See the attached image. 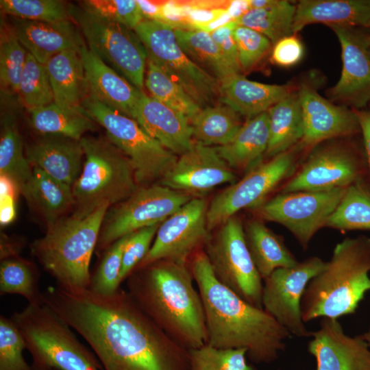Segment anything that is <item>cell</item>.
Instances as JSON below:
<instances>
[{
  "mask_svg": "<svg viewBox=\"0 0 370 370\" xmlns=\"http://www.w3.org/2000/svg\"><path fill=\"white\" fill-rule=\"evenodd\" d=\"M42 301L89 344L103 370H190L188 349L164 332L127 290L100 295L56 284Z\"/></svg>",
  "mask_w": 370,
  "mask_h": 370,
  "instance_id": "obj_1",
  "label": "cell"
},
{
  "mask_svg": "<svg viewBox=\"0 0 370 370\" xmlns=\"http://www.w3.org/2000/svg\"><path fill=\"white\" fill-rule=\"evenodd\" d=\"M188 267L200 294L208 345L245 348L254 363H270L286 348L292 336L263 308L245 301L215 278L204 249L196 251Z\"/></svg>",
  "mask_w": 370,
  "mask_h": 370,
  "instance_id": "obj_2",
  "label": "cell"
},
{
  "mask_svg": "<svg viewBox=\"0 0 370 370\" xmlns=\"http://www.w3.org/2000/svg\"><path fill=\"white\" fill-rule=\"evenodd\" d=\"M127 291L171 338L187 349L207 343L202 300L188 264L161 260L136 268Z\"/></svg>",
  "mask_w": 370,
  "mask_h": 370,
  "instance_id": "obj_3",
  "label": "cell"
},
{
  "mask_svg": "<svg viewBox=\"0 0 370 370\" xmlns=\"http://www.w3.org/2000/svg\"><path fill=\"white\" fill-rule=\"evenodd\" d=\"M370 239L346 238L337 243L325 269L308 283L302 297L304 323L356 312L370 291Z\"/></svg>",
  "mask_w": 370,
  "mask_h": 370,
  "instance_id": "obj_4",
  "label": "cell"
},
{
  "mask_svg": "<svg viewBox=\"0 0 370 370\" xmlns=\"http://www.w3.org/2000/svg\"><path fill=\"white\" fill-rule=\"evenodd\" d=\"M110 207L103 204L82 218L66 216L31 243L32 254L59 286L71 290L89 287L91 257Z\"/></svg>",
  "mask_w": 370,
  "mask_h": 370,
  "instance_id": "obj_5",
  "label": "cell"
},
{
  "mask_svg": "<svg viewBox=\"0 0 370 370\" xmlns=\"http://www.w3.org/2000/svg\"><path fill=\"white\" fill-rule=\"evenodd\" d=\"M80 143L84 161L72 186L71 215L82 218L103 204L111 207L124 201L140 186L131 162L107 136H84Z\"/></svg>",
  "mask_w": 370,
  "mask_h": 370,
  "instance_id": "obj_6",
  "label": "cell"
},
{
  "mask_svg": "<svg viewBox=\"0 0 370 370\" xmlns=\"http://www.w3.org/2000/svg\"><path fill=\"white\" fill-rule=\"evenodd\" d=\"M10 319L23 337L34 370H103L71 327L43 302L28 304Z\"/></svg>",
  "mask_w": 370,
  "mask_h": 370,
  "instance_id": "obj_7",
  "label": "cell"
},
{
  "mask_svg": "<svg viewBox=\"0 0 370 370\" xmlns=\"http://www.w3.org/2000/svg\"><path fill=\"white\" fill-rule=\"evenodd\" d=\"M82 107L102 126L107 138L130 160L139 186L160 181L177 156L149 135L132 118L101 103L89 92Z\"/></svg>",
  "mask_w": 370,
  "mask_h": 370,
  "instance_id": "obj_8",
  "label": "cell"
},
{
  "mask_svg": "<svg viewBox=\"0 0 370 370\" xmlns=\"http://www.w3.org/2000/svg\"><path fill=\"white\" fill-rule=\"evenodd\" d=\"M68 12L89 48L132 85L143 90L147 61L146 49L134 29L98 17L68 3Z\"/></svg>",
  "mask_w": 370,
  "mask_h": 370,
  "instance_id": "obj_9",
  "label": "cell"
},
{
  "mask_svg": "<svg viewBox=\"0 0 370 370\" xmlns=\"http://www.w3.org/2000/svg\"><path fill=\"white\" fill-rule=\"evenodd\" d=\"M203 249L221 284L245 301L263 308V280L247 248L240 218L235 215L210 232Z\"/></svg>",
  "mask_w": 370,
  "mask_h": 370,
  "instance_id": "obj_10",
  "label": "cell"
},
{
  "mask_svg": "<svg viewBox=\"0 0 370 370\" xmlns=\"http://www.w3.org/2000/svg\"><path fill=\"white\" fill-rule=\"evenodd\" d=\"M147 58L176 81L202 108L219 98L220 82L193 62L180 47L174 28L157 21L143 20L134 29Z\"/></svg>",
  "mask_w": 370,
  "mask_h": 370,
  "instance_id": "obj_11",
  "label": "cell"
},
{
  "mask_svg": "<svg viewBox=\"0 0 370 370\" xmlns=\"http://www.w3.org/2000/svg\"><path fill=\"white\" fill-rule=\"evenodd\" d=\"M193 198L159 183L140 186L130 197L108 208L95 250L105 251L119 238L161 223Z\"/></svg>",
  "mask_w": 370,
  "mask_h": 370,
  "instance_id": "obj_12",
  "label": "cell"
},
{
  "mask_svg": "<svg viewBox=\"0 0 370 370\" xmlns=\"http://www.w3.org/2000/svg\"><path fill=\"white\" fill-rule=\"evenodd\" d=\"M345 189L282 193L252 210L260 219L286 227L301 247L306 249L316 232L325 227Z\"/></svg>",
  "mask_w": 370,
  "mask_h": 370,
  "instance_id": "obj_13",
  "label": "cell"
},
{
  "mask_svg": "<svg viewBox=\"0 0 370 370\" xmlns=\"http://www.w3.org/2000/svg\"><path fill=\"white\" fill-rule=\"evenodd\" d=\"M311 256L290 267L278 268L263 280V309L291 336H311L302 320L301 302L309 282L326 266Z\"/></svg>",
  "mask_w": 370,
  "mask_h": 370,
  "instance_id": "obj_14",
  "label": "cell"
},
{
  "mask_svg": "<svg viewBox=\"0 0 370 370\" xmlns=\"http://www.w3.org/2000/svg\"><path fill=\"white\" fill-rule=\"evenodd\" d=\"M295 163L289 150L254 168L238 182L219 193L208 204L207 225L212 232L243 209H253L291 171Z\"/></svg>",
  "mask_w": 370,
  "mask_h": 370,
  "instance_id": "obj_15",
  "label": "cell"
},
{
  "mask_svg": "<svg viewBox=\"0 0 370 370\" xmlns=\"http://www.w3.org/2000/svg\"><path fill=\"white\" fill-rule=\"evenodd\" d=\"M208 204L204 198L193 197L162 221L148 254L136 268L161 260L188 264L210 236Z\"/></svg>",
  "mask_w": 370,
  "mask_h": 370,
  "instance_id": "obj_16",
  "label": "cell"
},
{
  "mask_svg": "<svg viewBox=\"0 0 370 370\" xmlns=\"http://www.w3.org/2000/svg\"><path fill=\"white\" fill-rule=\"evenodd\" d=\"M330 27L341 45L343 67L338 81L328 95L332 101L360 110L370 101V37L353 27Z\"/></svg>",
  "mask_w": 370,
  "mask_h": 370,
  "instance_id": "obj_17",
  "label": "cell"
},
{
  "mask_svg": "<svg viewBox=\"0 0 370 370\" xmlns=\"http://www.w3.org/2000/svg\"><path fill=\"white\" fill-rule=\"evenodd\" d=\"M236 176L215 147L194 141L191 148L177 156L173 168L159 184L190 195H201L223 184H234Z\"/></svg>",
  "mask_w": 370,
  "mask_h": 370,
  "instance_id": "obj_18",
  "label": "cell"
},
{
  "mask_svg": "<svg viewBox=\"0 0 370 370\" xmlns=\"http://www.w3.org/2000/svg\"><path fill=\"white\" fill-rule=\"evenodd\" d=\"M358 165L349 150L329 145L314 151L282 193L323 191L347 188L358 180Z\"/></svg>",
  "mask_w": 370,
  "mask_h": 370,
  "instance_id": "obj_19",
  "label": "cell"
},
{
  "mask_svg": "<svg viewBox=\"0 0 370 370\" xmlns=\"http://www.w3.org/2000/svg\"><path fill=\"white\" fill-rule=\"evenodd\" d=\"M319 325L308 344L317 370H370L369 347L361 334L347 335L336 319L322 318Z\"/></svg>",
  "mask_w": 370,
  "mask_h": 370,
  "instance_id": "obj_20",
  "label": "cell"
},
{
  "mask_svg": "<svg viewBox=\"0 0 370 370\" xmlns=\"http://www.w3.org/2000/svg\"><path fill=\"white\" fill-rule=\"evenodd\" d=\"M297 92L304 121V145L313 147L323 140L349 136L360 130L353 109L334 104L306 83L300 84Z\"/></svg>",
  "mask_w": 370,
  "mask_h": 370,
  "instance_id": "obj_21",
  "label": "cell"
},
{
  "mask_svg": "<svg viewBox=\"0 0 370 370\" xmlns=\"http://www.w3.org/2000/svg\"><path fill=\"white\" fill-rule=\"evenodd\" d=\"M132 119L149 135L177 156L186 153L193 144L188 119L144 92Z\"/></svg>",
  "mask_w": 370,
  "mask_h": 370,
  "instance_id": "obj_22",
  "label": "cell"
},
{
  "mask_svg": "<svg viewBox=\"0 0 370 370\" xmlns=\"http://www.w3.org/2000/svg\"><path fill=\"white\" fill-rule=\"evenodd\" d=\"M89 92L105 106L132 118L143 92L105 63L89 47L79 50Z\"/></svg>",
  "mask_w": 370,
  "mask_h": 370,
  "instance_id": "obj_23",
  "label": "cell"
},
{
  "mask_svg": "<svg viewBox=\"0 0 370 370\" xmlns=\"http://www.w3.org/2000/svg\"><path fill=\"white\" fill-rule=\"evenodd\" d=\"M25 151L32 168L71 186L81 173L84 153L80 140L45 134L29 144Z\"/></svg>",
  "mask_w": 370,
  "mask_h": 370,
  "instance_id": "obj_24",
  "label": "cell"
},
{
  "mask_svg": "<svg viewBox=\"0 0 370 370\" xmlns=\"http://www.w3.org/2000/svg\"><path fill=\"white\" fill-rule=\"evenodd\" d=\"M12 25L27 51L44 64L62 51H79L85 45L81 32L71 19L45 22L13 18Z\"/></svg>",
  "mask_w": 370,
  "mask_h": 370,
  "instance_id": "obj_25",
  "label": "cell"
},
{
  "mask_svg": "<svg viewBox=\"0 0 370 370\" xmlns=\"http://www.w3.org/2000/svg\"><path fill=\"white\" fill-rule=\"evenodd\" d=\"M297 88L291 84L260 83L249 80L242 74H236L220 83L219 99L249 119L268 112Z\"/></svg>",
  "mask_w": 370,
  "mask_h": 370,
  "instance_id": "obj_26",
  "label": "cell"
},
{
  "mask_svg": "<svg viewBox=\"0 0 370 370\" xmlns=\"http://www.w3.org/2000/svg\"><path fill=\"white\" fill-rule=\"evenodd\" d=\"M370 21V0H301L296 5L293 34L313 23L353 27Z\"/></svg>",
  "mask_w": 370,
  "mask_h": 370,
  "instance_id": "obj_27",
  "label": "cell"
},
{
  "mask_svg": "<svg viewBox=\"0 0 370 370\" xmlns=\"http://www.w3.org/2000/svg\"><path fill=\"white\" fill-rule=\"evenodd\" d=\"M21 195L46 228L66 217L74 206L72 186L36 168Z\"/></svg>",
  "mask_w": 370,
  "mask_h": 370,
  "instance_id": "obj_28",
  "label": "cell"
},
{
  "mask_svg": "<svg viewBox=\"0 0 370 370\" xmlns=\"http://www.w3.org/2000/svg\"><path fill=\"white\" fill-rule=\"evenodd\" d=\"M58 106L83 109L82 103L89 94L79 51L69 49L50 58L45 64Z\"/></svg>",
  "mask_w": 370,
  "mask_h": 370,
  "instance_id": "obj_29",
  "label": "cell"
},
{
  "mask_svg": "<svg viewBox=\"0 0 370 370\" xmlns=\"http://www.w3.org/2000/svg\"><path fill=\"white\" fill-rule=\"evenodd\" d=\"M269 138V114L266 112L247 119L230 142L215 148L232 169L247 173L262 163Z\"/></svg>",
  "mask_w": 370,
  "mask_h": 370,
  "instance_id": "obj_30",
  "label": "cell"
},
{
  "mask_svg": "<svg viewBox=\"0 0 370 370\" xmlns=\"http://www.w3.org/2000/svg\"><path fill=\"white\" fill-rule=\"evenodd\" d=\"M247 248L262 280L278 268L290 267L298 261L284 239L269 230L260 219L243 224Z\"/></svg>",
  "mask_w": 370,
  "mask_h": 370,
  "instance_id": "obj_31",
  "label": "cell"
},
{
  "mask_svg": "<svg viewBox=\"0 0 370 370\" xmlns=\"http://www.w3.org/2000/svg\"><path fill=\"white\" fill-rule=\"evenodd\" d=\"M268 114L266 156L272 158L288 151L303 138L304 121L297 89L271 107Z\"/></svg>",
  "mask_w": 370,
  "mask_h": 370,
  "instance_id": "obj_32",
  "label": "cell"
},
{
  "mask_svg": "<svg viewBox=\"0 0 370 370\" xmlns=\"http://www.w3.org/2000/svg\"><path fill=\"white\" fill-rule=\"evenodd\" d=\"M31 127L40 135H60L80 140L97 123L83 109L62 108L54 102L28 110Z\"/></svg>",
  "mask_w": 370,
  "mask_h": 370,
  "instance_id": "obj_33",
  "label": "cell"
},
{
  "mask_svg": "<svg viewBox=\"0 0 370 370\" xmlns=\"http://www.w3.org/2000/svg\"><path fill=\"white\" fill-rule=\"evenodd\" d=\"M32 171L16 117L10 112H5L1 118L0 175L10 179L21 194Z\"/></svg>",
  "mask_w": 370,
  "mask_h": 370,
  "instance_id": "obj_34",
  "label": "cell"
},
{
  "mask_svg": "<svg viewBox=\"0 0 370 370\" xmlns=\"http://www.w3.org/2000/svg\"><path fill=\"white\" fill-rule=\"evenodd\" d=\"M189 122L195 141L214 147L230 142L243 124L240 114L224 104L202 108Z\"/></svg>",
  "mask_w": 370,
  "mask_h": 370,
  "instance_id": "obj_35",
  "label": "cell"
},
{
  "mask_svg": "<svg viewBox=\"0 0 370 370\" xmlns=\"http://www.w3.org/2000/svg\"><path fill=\"white\" fill-rule=\"evenodd\" d=\"M174 33L177 43L188 58L220 83L236 74L209 33L180 29H174Z\"/></svg>",
  "mask_w": 370,
  "mask_h": 370,
  "instance_id": "obj_36",
  "label": "cell"
},
{
  "mask_svg": "<svg viewBox=\"0 0 370 370\" xmlns=\"http://www.w3.org/2000/svg\"><path fill=\"white\" fill-rule=\"evenodd\" d=\"M325 227L339 230H370V191L358 180L347 186Z\"/></svg>",
  "mask_w": 370,
  "mask_h": 370,
  "instance_id": "obj_37",
  "label": "cell"
},
{
  "mask_svg": "<svg viewBox=\"0 0 370 370\" xmlns=\"http://www.w3.org/2000/svg\"><path fill=\"white\" fill-rule=\"evenodd\" d=\"M145 85L158 101L192 119L201 108L184 89L160 66L147 58Z\"/></svg>",
  "mask_w": 370,
  "mask_h": 370,
  "instance_id": "obj_38",
  "label": "cell"
},
{
  "mask_svg": "<svg viewBox=\"0 0 370 370\" xmlns=\"http://www.w3.org/2000/svg\"><path fill=\"white\" fill-rule=\"evenodd\" d=\"M296 5L280 0L275 5L265 9H251L237 18L238 25L256 30L267 37L273 46L280 39L293 34V25Z\"/></svg>",
  "mask_w": 370,
  "mask_h": 370,
  "instance_id": "obj_39",
  "label": "cell"
},
{
  "mask_svg": "<svg viewBox=\"0 0 370 370\" xmlns=\"http://www.w3.org/2000/svg\"><path fill=\"white\" fill-rule=\"evenodd\" d=\"M0 294H17L28 304L42 302V293L38 287L39 273L31 262L18 256L1 260Z\"/></svg>",
  "mask_w": 370,
  "mask_h": 370,
  "instance_id": "obj_40",
  "label": "cell"
},
{
  "mask_svg": "<svg viewBox=\"0 0 370 370\" xmlns=\"http://www.w3.org/2000/svg\"><path fill=\"white\" fill-rule=\"evenodd\" d=\"M0 81L9 93H17L27 53L12 24L1 21Z\"/></svg>",
  "mask_w": 370,
  "mask_h": 370,
  "instance_id": "obj_41",
  "label": "cell"
},
{
  "mask_svg": "<svg viewBox=\"0 0 370 370\" xmlns=\"http://www.w3.org/2000/svg\"><path fill=\"white\" fill-rule=\"evenodd\" d=\"M23 105L30 110L54 102L45 65L27 53L18 92Z\"/></svg>",
  "mask_w": 370,
  "mask_h": 370,
  "instance_id": "obj_42",
  "label": "cell"
},
{
  "mask_svg": "<svg viewBox=\"0 0 370 370\" xmlns=\"http://www.w3.org/2000/svg\"><path fill=\"white\" fill-rule=\"evenodd\" d=\"M245 348L223 349L206 344L188 349L190 370H256Z\"/></svg>",
  "mask_w": 370,
  "mask_h": 370,
  "instance_id": "obj_43",
  "label": "cell"
},
{
  "mask_svg": "<svg viewBox=\"0 0 370 370\" xmlns=\"http://www.w3.org/2000/svg\"><path fill=\"white\" fill-rule=\"evenodd\" d=\"M68 3L59 0H1L3 14L13 18L45 22L69 20Z\"/></svg>",
  "mask_w": 370,
  "mask_h": 370,
  "instance_id": "obj_44",
  "label": "cell"
},
{
  "mask_svg": "<svg viewBox=\"0 0 370 370\" xmlns=\"http://www.w3.org/2000/svg\"><path fill=\"white\" fill-rule=\"evenodd\" d=\"M130 234L115 241L103 252L99 266L90 278L88 288L94 293L111 295L121 287L123 253Z\"/></svg>",
  "mask_w": 370,
  "mask_h": 370,
  "instance_id": "obj_45",
  "label": "cell"
},
{
  "mask_svg": "<svg viewBox=\"0 0 370 370\" xmlns=\"http://www.w3.org/2000/svg\"><path fill=\"white\" fill-rule=\"evenodd\" d=\"M79 3L84 10L98 17L123 24L132 29L143 20L137 1L85 0Z\"/></svg>",
  "mask_w": 370,
  "mask_h": 370,
  "instance_id": "obj_46",
  "label": "cell"
},
{
  "mask_svg": "<svg viewBox=\"0 0 370 370\" xmlns=\"http://www.w3.org/2000/svg\"><path fill=\"white\" fill-rule=\"evenodd\" d=\"M26 345L20 331L11 320L0 317V370H34L25 361Z\"/></svg>",
  "mask_w": 370,
  "mask_h": 370,
  "instance_id": "obj_47",
  "label": "cell"
},
{
  "mask_svg": "<svg viewBox=\"0 0 370 370\" xmlns=\"http://www.w3.org/2000/svg\"><path fill=\"white\" fill-rule=\"evenodd\" d=\"M242 73L251 71L273 48L271 40L251 28L237 25L233 31Z\"/></svg>",
  "mask_w": 370,
  "mask_h": 370,
  "instance_id": "obj_48",
  "label": "cell"
},
{
  "mask_svg": "<svg viewBox=\"0 0 370 370\" xmlns=\"http://www.w3.org/2000/svg\"><path fill=\"white\" fill-rule=\"evenodd\" d=\"M160 223L140 229L129 235L125 243L121 270V283L148 254Z\"/></svg>",
  "mask_w": 370,
  "mask_h": 370,
  "instance_id": "obj_49",
  "label": "cell"
},
{
  "mask_svg": "<svg viewBox=\"0 0 370 370\" xmlns=\"http://www.w3.org/2000/svg\"><path fill=\"white\" fill-rule=\"evenodd\" d=\"M237 25L236 21H232L209 34L234 72L242 74L237 46L233 36V31Z\"/></svg>",
  "mask_w": 370,
  "mask_h": 370,
  "instance_id": "obj_50",
  "label": "cell"
},
{
  "mask_svg": "<svg viewBox=\"0 0 370 370\" xmlns=\"http://www.w3.org/2000/svg\"><path fill=\"white\" fill-rule=\"evenodd\" d=\"M304 55V46L295 34L286 36L273 46L271 62L278 66L289 67L298 63Z\"/></svg>",
  "mask_w": 370,
  "mask_h": 370,
  "instance_id": "obj_51",
  "label": "cell"
},
{
  "mask_svg": "<svg viewBox=\"0 0 370 370\" xmlns=\"http://www.w3.org/2000/svg\"><path fill=\"white\" fill-rule=\"evenodd\" d=\"M20 194L16 184L8 177L0 175V223L6 226L16 217V201Z\"/></svg>",
  "mask_w": 370,
  "mask_h": 370,
  "instance_id": "obj_52",
  "label": "cell"
},
{
  "mask_svg": "<svg viewBox=\"0 0 370 370\" xmlns=\"http://www.w3.org/2000/svg\"><path fill=\"white\" fill-rule=\"evenodd\" d=\"M137 2L143 20L162 21L164 1L138 0Z\"/></svg>",
  "mask_w": 370,
  "mask_h": 370,
  "instance_id": "obj_53",
  "label": "cell"
},
{
  "mask_svg": "<svg viewBox=\"0 0 370 370\" xmlns=\"http://www.w3.org/2000/svg\"><path fill=\"white\" fill-rule=\"evenodd\" d=\"M362 133L365 147L370 168V111L353 109Z\"/></svg>",
  "mask_w": 370,
  "mask_h": 370,
  "instance_id": "obj_54",
  "label": "cell"
},
{
  "mask_svg": "<svg viewBox=\"0 0 370 370\" xmlns=\"http://www.w3.org/2000/svg\"><path fill=\"white\" fill-rule=\"evenodd\" d=\"M227 10L233 21H236L249 10L248 1L247 0L230 1Z\"/></svg>",
  "mask_w": 370,
  "mask_h": 370,
  "instance_id": "obj_55",
  "label": "cell"
},
{
  "mask_svg": "<svg viewBox=\"0 0 370 370\" xmlns=\"http://www.w3.org/2000/svg\"><path fill=\"white\" fill-rule=\"evenodd\" d=\"M279 1L280 0H247L249 10L271 8L278 4Z\"/></svg>",
  "mask_w": 370,
  "mask_h": 370,
  "instance_id": "obj_56",
  "label": "cell"
},
{
  "mask_svg": "<svg viewBox=\"0 0 370 370\" xmlns=\"http://www.w3.org/2000/svg\"><path fill=\"white\" fill-rule=\"evenodd\" d=\"M364 340L367 343L369 347H370V327L367 332L361 334Z\"/></svg>",
  "mask_w": 370,
  "mask_h": 370,
  "instance_id": "obj_57",
  "label": "cell"
},
{
  "mask_svg": "<svg viewBox=\"0 0 370 370\" xmlns=\"http://www.w3.org/2000/svg\"><path fill=\"white\" fill-rule=\"evenodd\" d=\"M366 27H370V21L367 23V25H366Z\"/></svg>",
  "mask_w": 370,
  "mask_h": 370,
  "instance_id": "obj_58",
  "label": "cell"
},
{
  "mask_svg": "<svg viewBox=\"0 0 370 370\" xmlns=\"http://www.w3.org/2000/svg\"><path fill=\"white\" fill-rule=\"evenodd\" d=\"M369 53H370V47H369Z\"/></svg>",
  "mask_w": 370,
  "mask_h": 370,
  "instance_id": "obj_59",
  "label": "cell"
}]
</instances>
